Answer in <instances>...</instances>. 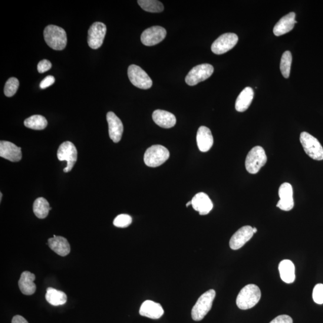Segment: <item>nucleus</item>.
<instances>
[{
	"mask_svg": "<svg viewBox=\"0 0 323 323\" xmlns=\"http://www.w3.org/2000/svg\"><path fill=\"white\" fill-rule=\"evenodd\" d=\"M261 298V292L258 286L248 285L240 291L236 298V305L238 307L246 310L251 309L258 304Z\"/></svg>",
	"mask_w": 323,
	"mask_h": 323,
	"instance_id": "1",
	"label": "nucleus"
},
{
	"mask_svg": "<svg viewBox=\"0 0 323 323\" xmlns=\"http://www.w3.org/2000/svg\"><path fill=\"white\" fill-rule=\"evenodd\" d=\"M139 312L143 317L156 319L164 315V310L160 304L147 300L141 305Z\"/></svg>",
	"mask_w": 323,
	"mask_h": 323,
	"instance_id": "18",
	"label": "nucleus"
},
{
	"mask_svg": "<svg viewBox=\"0 0 323 323\" xmlns=\"http://www.w3.org/2000/svg\"><path fill=\"white\" fill-rule=\"evenodd\" d=\"M254 235L253 228L250 226H245L233 234L229 241L230 249L238 250L249 241Z\"/></svg>",
	"mask_w": 323,
	"mask_h": 323,
	"instance_id": "13",
	"label": "nucleus"
},
{
	"mask_svg": "<svg viewBox=\"0 0 323 323\" xmlns=\"http://www.w3.org/2000/svg\"><path fill=\"white\" fill-rule=\"evenodd\" d=\"M300 141L309 157L316 160H323V147L317 138L306 132H303L300 136Z\"/></svg>",
	"mask_w": 323,
	"mask_h": 323,
	"instance_id": "6",
	"label": "nucleus"
},
{
	"mask_svg": "<svg viewBox=\"0 0 323 323\" xmlns=\"http://www.w3.org/2000/svg\"><path fill=\"white\" fill-rule=\"evenodd\" d=\"M107 27L103 23L97 22L94 23L89 29L88 44L92 49L100 48L103 44Z\"/></svg>",
	"mask_w": 323,
	"mask_h": 323,
	"instance_id": "11",
	"label": "nucleus"
},
{
	"mask_svg": "<svg viewBox=\"0 0 323 323\" xmlns=\"http://www.w3.org/2000/svg\"><path fill=\"white\" fill-rule=\"evenodd\" d=\"M107 120L110 138L115 143L119 142L124 132L123 123L120 118L112 111L108 112L107 114Z\"/></svg>",
	"mask_w": 323,
	"mask_h": 323,
	"instance_id": "15",
	"label": "nucleus"
},
{
	"mask_svg": "<svg viewBox=\"0 0 323 323\" xmlns=\"http://www.w3.org/2000/svg\"><path fill=\"white\" fill-rule=\"evenodd\" d=\"M278 269L280 276L283 281L288 284H291L295 281V267L293 263L290 260H283L279 263Z\"/></svg>",
	"mask_w": 323,
	"mask_h": 323,
	"instance_id": "24",
	"label": "nucleus"
},
{
	"mask_svg": "<svg viewBox=\"0 0 323 323\" xmlns=\"http://www.w3.org/2000/svg\"><path fill=\"white\" fill-rule=\"evenodd\" d=\"M292 63V55L290 51H286L282 54L281 62H280V70L286 78H288L291 74Z\"/></svg>",
	"mask_w": 323,
	"mask_h": 323,
	"instance_id": "30",
	"label": "nucleus"
},
{
	"mask_svg": "<svg viewBox=\"0 0 323 323\" xmlns=\"http://www.w3.org/2000/svg\"><path fill=\"white\" fill-rule=\"evenodd\" d=\"M166 35V29L160 26H153L144 31L141 36V41L145 46H153L164 41Z\"/></svg>",
	"mask_w": 323,
	"mask_h": 323,
	"instance_id": "12",
	"label": "nucleus"
},
{
	"mask_svg": "<svg viewBox=\"0 0 323 323\" xmlns=\"http://www.w3.org/2000/svg\"><path fill=\"white\" fill-rule=\"evenodd\" d=\"M296 14L294 12L289 13L279 20L273 28V34L280 36L286 34L292 30L296 23Z\"/></svg>",
	"mask_w": 323,
	"mask_h": 323,
	"instance_id": "20",
	"label": "nucleus"
},
{
	"mask_svg": "<svg viewBox=\"0 0 323 323\" xmlns=\"http://www.w3.org/2000/svg\"><path fill=\"white\" fill-rule=\"evenodd\" d=\"M26 128L34 130H43L48 126V120L41 115H33L24 121Z\"/></svg>",
	"mask_w": 323,
	"mask_h": 323,
	"instance_id": "28",
	"label": "nucleus"
},
{
	"mask_svg": "<svg viewBox=\"0 0 323 323\" xmlns=\"http://www.w3.org/2000/svg\"><path fill=\"white\" fill-rule=\"evenodd\" d=\"M153 120L158 126L163 128H173L176 124V117L167 111L156 110L152 115Z\"/></svg>",
	"mask_w": 323,
	"mask_h": 323,
	"instance_id": "21",
	"label": "nucleus"
},
{
	"mask_svg": "<svg viewBox=\"0 0 323 323\" xmlns=\"http://www.w3.org/2000/svg\"><path fill=\"white\" fill-rule=\"evenodd\" d=\"M190 205H192V201H189V202H188L186 204V207H189Z\"/></svg>",
	"mask_w": 323,
	"mask_h": 323,
	"instance_id": "38",
	"label": "nucleus"
},
{
	"mask_svg": "<svg viewBox=\"0 0 323 323\" xmlns=\"http://www.w3.org/2000/svg\"><path fill=\"white\" fill-rule=\"evenodd\" d=\"M0 156L13 163L19 162L22 157L21 148L9 141H1Z\"/></svg>",
	"mask_w": 323,
	"mask_h": 323,
	"instance_id": "16",
	"label": "nucleus"
},
{
	"mask_svg": "<svg viewBox=\"0 0 323 323\" xmlns=\"http://www.w3.org/2000/svg\"><path fill=\"white\" fill-rule=\"evenodd\" d=\"M312 298L316 304H323V285L318 284L313 290Z\"/></svg>",
	"mask_w": 323,
	"mask_h": 323,
	"instance_id": "33",
	"label": "nucleus"
},
{
	"mask_svg": "<svg viewBox=\"0 0 323 323\" xmlns=\"http://www.w3.org/2000/svg\"><path fill=\"white\" fill-rule=\"evenodd\" d=\"M19 82L18 78L11 77L6 82L4 92L6 97H12L18 90Z\"/></svg>",
	"mask_w": 323,
	"mask_h": 323,
	"instance_id": "31",
	"label": "nucleus"
},
{
	"mask_svg": "<svg viewBox=\"0 0 323 323\" xmlns=\"http://www.w3.org/2000/svg\"><path fill=\"white\" fill-rule=\"evenodd\" d=\"M0 196H1V197H0V200H1V201H2V196H3V194H2V193H0Z\"/></svg>",
	"mask_w": 323,
	"mask_h": 323,
	"instance_id": "40",
	"label": "nucleus"
},
{
	"mask_svg": "<svg viewBox=\"0 0 323 323\" xmlns=\"http://www.w3.org/2000/svg\"><path fill=\"white\" fill-rule=\"evenodd\" d=\"M257 232H258V229H257L256 228V227H254V228H253V232H254V233H255Z\"/></svg>",
	"mask_w": 323,
	"mask_h": 323,
	"instance_id": "39",
	"label": "nucleus"
},
{
	"mask_svg": "<svg viewBox=\"0 0 323 323\" xmlns=\"http://www.w3.org/2000/svg\"><path fill=\"white\" fill-rule=\"evenodd\" d=\"M238 42V37L234 33H226L214 42L212 51L216 55H222L231 50Z\"/></svg>",
	"mask_w": 323,
	"mask_h": 323,
	"instance_id": "10",
	"label": "nucleus"
},
{
	"mask_svg": "<svg viewBox=\"0 0 323 323\" xmlns=\"http://www.w3.org/2000/svg\"><path fill=\"white\" fill-rule=\"evenodd\" d=\"M35 279V275L30 272L25 271L22 273L18 285L23 294L28 296L34 294L36 291Z\"/></svg>",
	"mask_w": 323,
	"mask_h": 323,
	"instance_id": "23",
	"label": "nucleus"
},
{
	"mask_svg": "<svg viewBox=\"0 0 323 323\" xmlns=\"http://www.w3.org/2000/svg\"><path fill=\"white\" fill-rule=\"evenodd\" d=\"M216 297V292L213 289L201 295L193 306L192 317L193 320L199 321L206 317L212 308L213 303Z\"/></svg>",
	"mask_w": 323,
	"mask_h": 323,
	"instance_id": "3",
	"label": "nucleus"
},
{
	"mask_svg": "<svg viewBox=\"0 0 323 323\" xmlns=\"http://www.w3.org/2000/svg\"><path fill=\"white\" fill-rule=\"evenodd\" d=\"M48 245L59 256H65L70 253V244L64 237L54 235L53 238L48 239Z\"/></svg>",
	"mask_w": 323,
	"mask_h": 323,
	"instance_id": "22",
	"label": "nucleus"
},
{
	"mask_svg": "<svg viewBox=\"0 0 323 323\" xmlns=\"http://www.w3.org/2000/svg\"><path fill=\"white\" fill-rule=\"evenodd\" d=\"M267 156L263 148L256 146L249 151L246 159V168L250 174H255L265 166Z\"/></svg>",
	"mask_w": 323,
	"mask_h": 323,
	"instance_id": "5",
	"label": "nucleus"
},
{
	"mask_svg": "<svg viewBox=\"0 0 323 323\" xmlns=\"http://www.w3.org/2000/svg\"><path fill=\"white\" fill-rule=\"evenodd\" d=\"M213 72L214 67L212 65L200 64L193 67L189 71L185 78V81L188 85H196L212 76Z\"/></svg>",
	"mask_w": 323,
	"mask_h": 323,
	"instance_id": "9",
	"label": "nucleus"
},
{
	"mask_svg": "<svg viewBox=\"0 0 323 323\" xmlns=\"http://www.w3.org/2000/svg\"><path fill=\"white\" fill-rule=\"evenodd\" d=\"M196 141L199 149L202 152H207L212 147L214 139L212 132L209 128L200 127L197 132Z\"/></svg>",
	"mask_w": 323,
	"mask_h": 323,
	"instance_id": "19",
	"label": "nucleus"
},
{
	"mask_svg": "<svg viewBox=\"0 0 323 323\" xmlns=\"http://www.w3.org/2000/svg\"><path fill=\"white\" fill-rule=\"evenodd\" d=\"M45 297L49 304L56 306L64 305L67 301V296L65 293L52 288L47 289Z\"/></svg>",
	"mask_w": 323,
	"mask_h": 323,
	"instance_id": "26",
	"label": "nucleus"
},
{
	"mask_svg": "<svg viewBox=\"0 0 323 323\" xmlns=\"http://www.w3.org/2000/svg\"><path fill=\"white\" fill-rule=\"evenodd\" d=\"M278 194L280 199L276 207L286 212L292 210L294 207V200L291 184L289 183L282 184L279 188Z\"/></svg>",
	"mask_w": 323,
	"mask_h": 323,
	"instance_id": "14",
	"label": "nucleus"
},
{
	"mask_svg": "<svg viewBox=\"0 0 323 323\" xmlns=\"http://www.w3.org/2000/svg\"><path fill=\"white\" fill-rule=\"evenodd\" d=\"M191 201L193 209L199 212L200 215H207L213 209L212 201L205 193H197Z\"/></svg>",
	"mask_w": 323,
	"mask_h": 323,
	"instance_id": "17",
	"label": "nucleus"
},
{
	"mask_svg": "<svg viewBox=\"0 0 323 323\" xmlns=\"http://www.w3.org/2000/svg\"><path fill=\"white\" fill-rule=\"evenodd\" d=\"M269 323H293V319L288 315L278 316Z\"/></svg>",
	"mask_w": 323,
	"mask_h": 323,
	"instance_id": "36",
	"label": "nucleus"
},
{
	"mask_svg": "<svg viewBox=\"0 0 323 323\" xmlns=\"http://www.w3.org/2000/svg\"><path fill=\"white\" fill-rule=\"evenodd\" d=\"M254 98V91L252 88L247 87L240 92L235 103V109L239 112H244L248 109Z\"/></svg>",
	"mask_w": 323,
	"mask_h": 323,
	"instance_id": "25",
	"label": "nucleus"
},
{
	"mask_svg": "<svg viewBox=\"0 0 323 323\" xmlns=\"http://www.w3.org/2000/svg\"><path fill=\"white\" fill-rule=\"evenodd\" d=\"M12 323H28V322L22 316L18 315L13 317Z\"/></svg>",
	"mask_w": 323,
	"mask_h": 323,
	"instance_id": "37",
	"label": "nucleus"
},
{
	"mask_svg": "<svg viewBox=\"0 0 323 323\" xmlns=\"http://www.w3.org/2000/svg\"><path fill=\"white\" fill-rule=\"evenodd\" d=\"M52 208L49 206L48 201L44 197H38L33 204V212L38 219H44L48 216Z\"/></svg>",
	"mask_w": 323,
	"mask_h": 323,
	"instance_id": "27",
	"label": "nucleus"
},
{
	"mask_svg": "<svg viewBox=\"0 0 323 323\" xmlns=\"http://www.w3.org/2000/svg\"><path fill=\"white\" fill-rule=\"evenodd\" d=\"M55 78L54 76H52V75H48V76L46 77L44 80L41 82L39 87L43 89V90H45V89L51 87V86L55 83Z\"/></svg>",
	"mask_w": 323,
	"mask_h": 323,
	"instance_id": "35",
	"label": "nucleus"
},
{
	"mask_svg": "<svg viewBox=\"0 0 323 323\" xmlns=\"http://www.w3.org/2000/svg\"><path fill=\"white\" fill-rule=\"evenodd\" d=\"M57 157L60 161H67V167L64 168V172H70L77 159L76 147L70 141H65L59 146L57 151Z\"/></svg>",
	"mask_w": 323,
	"mask_h": 323,
	"instance_id": "8",
	"label": "nucleus"
},
{
	"mask_svg": "<svg viewBox=\"0 0 323 323\" xmlns=\"http://www.w3.org/2000/svg\"><path fill=\"white\" fill-rule=\"evenodd\" d=\"M128 77L132 84L142 90H149L153 85V82L139 66L131 65L128 70Z\"/></svg>",
	"mask_w": 323,
	"mask_h": 323,
	"instance_id": "7",
	"label": "nucleus"
},
{
	"mask_svg": "<svg viewBox=\"0 0 323 323\" xmlns=\"http://www.w3.org/2000/svg\"><path fill=\"white\" fill-rule=\"evenodd\" d=\"M144 11L151 13H160L164 11V7L157 0H138L137 2Z\"/></svg>",
	"mask_w": 323,
	"mask_h": 323,
	"instance_id": "29",
	"label": "nucleus"
},
{
	"mask_svg": "<svg viewBox=\"0 0 323 323\" xmlns=\"http://www.w3.org/2000/svg\"><path fill=\"white\" fill-rule=\"evenodd\" d=\"M169 151L161 145H154L148 149L144 156L145 164L149 167L160 166L169 159Z\"/></svg>",
	"mask_w": 323,
	"mask_h": 323,
	"instance_id": "4",
	"label": "nucleus"
},
{
	"mask_svg": "<svg viewBox=\"0 0 323 323\" xmlns=\"http://www.w3.org/2000/svg\"><path fill=\"white\" fill-rule=\"evenodd\" d=\"M52 68L51 62L47 59H44L39 62L37 65V70L39 73H44L46 71L51 70Z\"/></svg>",
	"mask_w": 323,
	"mask_h": 323,
	"instance_id": "34",
	"label": "nucleus"
},
{
	"mask_svg": "<svg viewBox=\"0 0 323 323\" xmlns=\"http://www.w3.org/2000/svg\"><path fill=\"white\" fill-rule=\"evenodd\" d=\"M133 222V219L128 214H120L113 221V225L117 227L125 228L129 226Z\"/></svg>",
	"mask_w": 323,
	"mask_h": 323,
	"instance_id": "32",
	"label": "nucleus"
},
{
	"mask_svg": "<svg viewBox=\"0 0 323 323\" xmlns=\"http://www.w3.org/2000/svg\"><path fill=\"white\" fill-rule=\"evenodd\" d=\"M45 41L55 51H62L67 46V34L63 28L54 25L46 26L44 30Z\"/></svg>",
	"mask_w": 323,
	"mask_h": 323,
	"instance_id": "2",
	"label": "nucleus"
}]
</instances>
